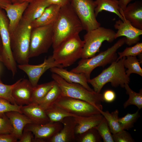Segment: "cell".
<instances>
[{"label":"cell","instance_id":"1","mask_svg":"<svg viewBox=\"0 0 142 142\" xmlns=\"http://www.w3.org/2000/svg\"><path fill=\"white\" fill-rule=\"evenodd\" d=\"M83 30L82 24L70 3L61 7L53 23V49L65 40L79 34Z\"/></svg>","mask_w":142,"mask_h":142},{"label":"cell","instance_id":"2","mask_svg":"<svg viewBox=\"0 0 142 142\" xmlns=\"http://www.w3.org/2000/svg\"><path fill=\"white\" fill-rule=\"evenodd\" d=\"M125 58L124 57L117 61L113 62L97 77L87 80L88 83L92 86L95 92L100 93L104 85L109 82L115 87L120 86L124 88L126 84H129L130 79L125 73L124 65Z\"/></svg>","mask_w":142,"mask_h":142},{"label":"cell","instance_id":"3","mask_svg":"<svg viewBox=\"0 0 142 142\" xmlns=\"http://www.w3.org/2000/svg\"><path fill=\"white\" fill-rule=\"evenodd\" d=\"M31 23L21 19L14 31L10 34L11 45L14 58L20 65L28 63Z\"/></svg>","mask_w":142,"mask_h":142},{"label":"cell","instance_id":"4","mask_svg":"<svg viewBox=\"0 0 142 142\" xmlns=\"http://www.w3.org/2000/svg\"><path fill=\"white\" fill-rule=\"evenodd\" d=\"M126 38L123 37L118 40L111 47L106 50L100 53L91 58L82 59L78 65L70 71L76 73L85 74L87 80L90 79L91 74L95 68L104 67L107 64H111L117 58V50L125 43Z\"/></svg>","mask_w":142,"mask_h":142},{"label":"cell","instance_id":"5","mask_svg":"<svg viewBox=\"0 0 142 142\" xmlns=\"http://www.w3.org/2000/svg\"><path fill=\"white\" fill-rule=\"evenodd\" d=\"M51 76L59 86L62 96L84 100L103 110L102 94L89 91L79 84L68 83L56 74L52 73Z\"/></svg>","mask_w":142,"mask_h":142},{"label":"cell","instance_id":"6","mask_svg":"<svg viewBox=\"0 0 142 142\" xmlns=\"http://www.w3.org/2000/svg\"><path fill=\"white\" fill-rule=\"evenodd\" d=\"M84 41L79 34L71 37L53 49L52 56L57 64L67 67L81 58Z\"/></svg>","mask_w":142,"mask_h":142},{"label":"cell","instance_id":"7","mask_svg":"<svg viewBox=\"0 0 142 142\" xmlns=\"http://www.w3.org/2000/svg\"><path fill=\"white\" fill-rule=\"evenodd\" d=\"M115 32L113 30L100 26L87 32L84 36V44L82 59L91 58L99 51L103 43L112 42L115 39Z\"/></svg>","mask_w":142,"mask_h":142},{"label":"cell","instance_id":"8","mask_svg":"<svg viewBox=\"0 0 142 142\" xmlns=\"http://www.w3.org/2000/svg\"><path fill=\"white\" fill-rule=\"evenodd\" d=\"M53 24L32 28L30 37L29 58L47 52L53 44Z\"/></svg>","mask_w":142,"mask_h":142},{"label":"cell","instance_id":"9","mask_svg":"<svg viewBox=\"0 0 142 142\" xmlns=\"http://www.w3.org/2000/svg\"><path fill=\"white\" fill-rule=\"evenodd\" d=\"M0 35L2 43L0 51V61L11 71L13 76H14L17 72V66L11 47L9 21L6 15L0 8Z\"/></svg>","mask_w":142,"mask_h":142},{"label":"cell","instance_id":"10","mask_svg":"<svg viewBox=\"0 0 142 142\" xmlns=\"http://www.w3.org/2000/svg\"><path fill=\"white\" fill-rule=\"evenodd\" d=\"M70 4L87 32L100 26L96 18L95 9L96 6L93 0H71Z\"/></svg>","mask_w":142,"mask_h":142},{"label":"cell","instance_id":"11","mask_svg":"<svg viewBox=\"0 0 142 142\" xmlns=\"http://www.w3.org/2000/svg\"><path fill=\"white\" fill-rule=\"evenodd\" d=\"M54 104L77 116H87L99 114L101 110L86 101L62 96Z\"/></svg>","mask_w":142,"mask_h":142},{"label":"cell","instance_id":"12","mask_svg":"<svg viewBox=\"0 0 142 142\" xmlns=\"http://www.w3.org/2000/svg\"><path fill=\"white\" fill-rule=\"evenodd\" d=\"M63 127L60 122H51L42 124L31 123L27 124L24 130L31 131L34 136V142H48Z\"/></svg>","mask_w":142,"mask_h":142},{"label":"cell","instance_id":"13","mask_svg":"<svg viewBox=\"0 0 142 142\" xmlns=\"http://www.w3.org/2000/svg\"><path fill=\"white\" fill-rule=\"evenodd\" d=\"M18 66L27 74L29 80L34 87L38 84L41 77L48 70L54 67H63L61 65L55 63L52 55L45 58L42 63L38 65H32L28 63L19 64Z\"/></svg>","mask_w":142,"mask_h":142},{"label":"cell","instance_id":"14","mask_svg":"<svg viewBox=\"0 0 142 142\" xmlns=\"http://www.w3.org/2000/svg\"><path fill=\"white\" fill-rule=\"evenodd\" d=\"M124 18V21L119 19L115 23L114 27L117 30L115 33V39L124 36L126 38L125 43L131 46L138 42L140 36L142 34V29L133 26L129 21Z\"/></svg>","mask_w":142,"mask_h":142},{"label":"cell","instance_id":"15","mask_svg":"<svg viewBox=\"0 0 142 142\" xmlns=\"http://www.w3.org/2000/svg\"><path fill=\"white\" fill-rule=\"evenodd\" d=\"M16 82L12 93L15 103L22 106L32 103L34 87L29 80L21 79Z\"/></svg>","mask_w":142,"mask_h":142},{"label":"cell","instance_id":"16","mask_svg":"<svg viewBox=\"0 0 142 142\" xmlns=\"http://www.w3.org/2000/svg\"><path fill=\"white\" fill-rule=\"evenodd\" d=\"M63 127L48 142H70L76 140L75 130L76 123L73 117L65 118L62 121Z\"/></svg>","mask_w":142,"mask_h":142},{"label":"cell","instance_id":"17","mask_svg":"<svg viewBox=\"0 0 142 142\" xmlns=\"http://www.w3.org/2000/svg\"><path fill=\"white\" fill-rule=\"evenodd\" d=\"M29 3H12L7 5L4 9L9 21L10 34L17 28Z\"/></svg>","mask_w":142,"mask_h":142},{"label":"cell","instance_id":"18","mask_svg":"<svg viewBox=\"0 0 142 142\" xmlns=\"http://www.w3.org/2000/svg\"><path fill=\"white\" fill-rule=\"evenodd\" d=\"M120 12L124 18L129 21L135 27L142 29V2L136 1L129 3L123 11Z\"/></svg>","mask_w":142,"mask_h":142},{"label":"cell","instance_id":"19","mask_svg":"<svg viewBox=\"0 0 142 142\" xmlns=\"http://www.w3.org/2000/svg\"><path fill=\"white\" fill-rule=\"evenodd\" d=\"M49 69L52 73L58 75L68 83H78L89 91H94L88 85L87 79L84 73H76L68 71L61 67H54Z\"/></svg>","mask_w":142,"mask_h":142},{"label":"cell","instance_id":"20","mask_svg":"<svg viewBox=\"0 0 142 142\" xmlns=\"http://www.w3.org/2000/svg\"><path fill=\"white\" fill-rule=\"evenodd\" d=\"M20 110L22 113L31 120L32 123L42 124L50 122L45 110L38 103H32L22 106Z\"/></svg>","mask_w":142,"mask_h":142},{"label":"cell","instance_id":"21","mask_svg":"<svg viewBox=\"0 0 142 142\" xmlns=\"http://www.w3.org/2000/svg\"><path fill=\"white\" fill-rule=\"evenodd\" d=\"M5 114L12 125L13 130L12 134L19 140L25 127L27 124L32 123V121L24 114L18 111H11Z\"/></svg>","mask_w":142,"mask_h":142},{"label":"cell","instance_id":"22","mask_svg":"<svg viewBox=\"0 0 142 142\" xmlns=\"http://www.w3.org/2000/svg\"><path fill=\"white\" fill-rule=\"evenodd\" d=\"M104 117L101 114L87 116L73 117L76 123L75 130V136L96 126Z\"/></svg>","mask_w":142,"mask_h":142},{"label":"cell","instance_id":"23","mask_svg":"<svg viewBox=\"0 0 142 142\" xmlns=\"http://www.w3.org/2000/svg\"><path fill=\"white\" fill-rule=\"evenodd\" d=\"M50 5L48 0H34L29 3L21 19L31 23L39 17Z\"/></svg>","mask_w":142,"mask_h":142},{"label":"cell","instance_id":"24","mask_svg":"<svg viewBox=\"0 0 142 142\" xmlns=\"http://www.w3.org/2000/svg\"><path fill=\"white\" fill-rule=\"evenodd\" d=\"M60 7L57 5L50 4L39 17L31 23L32 28L53 24L58 16Z\"/></svg>","mask_w":142,"mask_h":142},{"label":"cell","instance_id":"25","mask_svg":"<svg viewBox=\"0 0 142 142\" xmlns=\"http://www.w3.org/2000/svg\"><path fill=\"white\" fill-rule=\"evenodd\" d=\"M96 5L95 9V16L97 17L99 13L102 11H105L116 14L123 21L124 18L120 12L121 9L118 0H96Z\"/></svg>","mask_w":142,"mask_h":142},{"label":"cell","instance_id":"26","mask_svg":"<svg viewBox=\"0 0 142 142\" xmlns=\"http://www.w3.org/2000/svg\"><path fill=\"white\" fill-rule=\"evenodd\" d=\"M50 121L61 123L65 118L68 116H77L69 113L54 104L45 110Z\"/></svg>","mask_w":142,"mask_h":142},{"label":"cell","instance_id":"27","mask_svg":"<svg viewBox=\"0 0 142 142\" xmlns=\"http://www.w3.org/2000/svg\"><path fill=\"white\" fill-rule=\"evenodd\" d=\"M61 96V89L55 82L52 89L38 104L45 110L54 104Z\"/></svg>","mask_w":142,"mask_h":142},{"label":"cell","instance_id":"28","mask_svg":"<svg viewBox=\"0 0 142 142\" xmlns=\"http://www.w3.org/2000/svg\"><path fill=\"white\" fill-rule=\"evenodd\" d=\"M100 112L106 120L111 132L113 134L121 130L118 121L119 112L118 110H115L111 113L108 110H101Z\"/></svg>","mask_w":142,"mask_h":142},{"label":"cell","instance_id":"29","mask_svg":"<svg viewBox=\"0 0 142 142\" xmlns=\"http://www.w3.org/2000/svg\"><path fill=\"white\" fill-rule=\"evenodd\" d=\"M55 82L53 80L46 83L38 84L34 87L32 97V103H38L52 89Z\"/></svg>","mask_w":142,"mask_h":142},{"label":"cell","instance_id":"30","mask_svg":"<svg viewBox=\"0 0 142 142\" xmlns=\"http://www.w3.org/2000/svg\"><path fill=\"white\" fill-rule=\"evenodd\" d=\"M126 93L129 95L128 99L123 104L124 108L131 105L137 106L139 109L142 108V90L140 89L139 92L136 93L132 90L129 87L128 84H126L124 87Z\"/></svg>","mask_w":142,"mask_h":142},{"label":"cell","instance_id":"31","mask_svg":"<svg viewBox=\"0 0 142 142\" xmlns=\"http://www.w3.org/2000/svg\"><path fill=\"white\" fill-rule=\"evenodd\" d=\"M124 62L125 67L128 68L125 71L126 75L128 76L132 73H135L142 76V69L140 66L141 60L138 59L136 56L126 57Z\"/></svg>","mask_w":142,"mask_h":142},{"label":"cell","instance_id":"32","mask_svg":"<svg viewBox=\"0 0 142 142\" xmlns=\"http://www.w3.org/2000/svg\"><path fill=\"white\" fill-rule=\"evenodd\" d=\"M139 111L134 113H128L124 116L119 118L118 121L121 130H129L132 128L140 116Z\"/></svg>","mask_w":142,"mask_h":142},{"label":"cell","instance_id":"33","mask_svg":"<svg viewBox=\"0 0 142 142\" xmlns=\"http://www.w3.org/2000/svg\"><path fill=\"white\" fill-rule=\"evenodd\" d=\"M94 128L97 131L104 142H114L112 134L104 117L100 123Z\"/></svg>","mask_w":142,"mask_h":142},{"label":"cell","instance_id":"34","mask_svg":"<svg viewBox=\"0 0 142 142\" xmlns=\"http://www.w3.org/2000/svg\"><path fill=\"white\" fill-rule=\"evenodd\" d=\"M78 135V140L80 142H100L102 139L97 131L94 128Z\"/></svg>","mask_w":142,"mask_h":142},{"label":"cell","instance_id":"35","mask_svg":"<svg viewBox=\"0 0 142 142\" xmlns=\"http://www.w3.org/2000/svg\"><path fill=\"white\" fill-rule=\"evenodd\" d=\"M142 43L138 42L133 46L126 47L122 52H119V56L115 61H117L124 57L136 56L142 55Z\"/></svg>","mask_w":142,"mask_h":142},{"label":"cell","instance_id":"36","mask_svg":"<svg viewBox=\"0 0 142 142\" xmlns=\"http://www.w3.org/2000/svg\"><path fill=\"white\" fill-rule=\"evenodd\" d=\"M21 106L13 104L8 100L0 97V118L2 117L5 113L11 111H16L22 113Z\"/></svg>","mask_w":142,"mask_h":142},{"label":"cell","instance_id":"37","mask_svg":"<svg viewBox=\"0 0 142 142\" xmlns=\"http://www.w3.org/2000/svg\"><path fill=\"white\" fill-rule=\"evenodd\" d=\"M16 83L17 82L12 85L4 84L0 77V97L8 100L13 104H16L12 97V90Z\"/></svg>","mask_w":142,"mask_h":142},{"label":"cell","instance_id":"38","mask_svg":"<svg viewBox=\"0 0 142 142\" xmlns=\"http://www.w3.org/2000/svg\"><path fill=\"white\" fill-rule=\"evenodd\" d=\"M112 135L114 142L135 141L130 134L125 130H121Z\"/></svg>","mask_w":142,"mask_h":142},{"label":"cell","instance_id":"39","mask_svg":"<svg viewBox=\"0 0 142 142\" xmlns=\"http://www.w3.org/2000/svg\"><path fill=\"white\" fill-rule=\"evenodd\" d=\"M13 130L11 123L5 114L0 118V134H12Z\"/></svg>","mask_w":142,"mask_h":142},{"label":"cell","instance_id":"40","mask_svg":"<svg viewBox=\"0 0 142 142\" xmlns=\"http://www.w3.org/2000/svg\"><path fill=\"white\" fill-rule=\"evenodd\" d=\"M31 131L24 130L22 135L18 142H34V136Z\"/></svg>","mask_w":142,"mask_h":142},{"label":"cell","instance_id":"41","mask_svg":"<svg viewBox=\"0 0 142 142\" xmlns=\"http://www.w3.org/2000/svg\"><path fill=\"white\" fill-rule=\"evenodd\" d=\"M102 95L104 101L108 103L113 102L115 99L116 97L115 93L111 90H106Z\"/></svg>","mask_w":142,"mask_h":142},{"label":"cell","instance_id":"42","mask_svg":"<svg viewBox=\"0 0 142 142\" xmlns=\"http://www.w3.org/2000/svg\"><path fill=\"white\" fill-rule=\"evenodd\" d=\"M17 140L12 134H0V142H16Z\"/></svg>","mask_w":142,"mask_h":142},{"label":"cell","instance_id":"43","mask_svg":"<svg viewBox=\"0 0 142 142\" xmlns=\"http://www.w3.org/2000/svg\"><path fill=\"white\" fill-rule=\"evenodd\" d=\"M71 0H48L50 4H53L60 6H64L70 3Z\"/></svg>","mask_w":142,"mask_h":142},{"label":"cell","instance_id":"44","mask_svg":"<svg viewBox=\"0 0 142 142\" xmlns=\"http://www.w3.org/2000/svg\"><path fill=\"white\" fill-rule=\"evenodd\" d=\"M120 8L123 11L124 10L127 5L132 1L134 0H118Z\"/></svg>","mask_w":142,"mask_h":142},{"label":"cell","instance_id":"45","mask_svg":"<svg viewBox=\"0 0 142 142\" xmlns=\"http://www.w3.org/2000/svg\"><path fill=\"white\" fill-rule=\"evenodd\" d=\"M12 3V0H0V8L4 9L7 5Z\"/></svg>","mask_w":142,"mask_h":142},{"label":"cell","instance_id":"46","mask_svg":"<svg viewBox=\"0 0 142 142\" xmlns=\"http://www.w3.org/2000/svg\"><path fill=\"white\" fill-rule=\"evenodd\" d=\"M34 0H12V3H22L24 2H27L29 3Z\"/></svg>","mask_w":142,"mask_h":142},{"label":"cell","instance_id":"47","mask_svg":"<svg viewBox=\"0 0 142 142\" xmlns=\"http://www.w3.org/2000/svg\"><path fill=\"white\" fill-rule=\"evenodd\" d=\"M2 47V39H1V36L0 35V51L1 50Z\"/></svg>","mask_w":142,"mask_h":142},{"label":"cell","instance_id":"48","mask_svg":"<svg viewBox=\"0 0 142 142\" xmlns=\"http://www.w3.org/2000/svg\"><path fill=\"white\" fill-rule=\"evenodd\" d=\"M0 70H1V67H0Z\"/></svg>","mask_w":142,"mask_h":142}]
</instances>
